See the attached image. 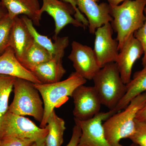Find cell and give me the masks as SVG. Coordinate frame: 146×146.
I'll use <instances>...</instances> for the list:
<instances>
[{
	"mask_svg": "<svg viewBox=\"0 0 146 146\" xmlns=\"http://www.w3.org/2000/svg\"><path fill=\"white\" fill-rule=\"evenodd\" d=\"M68 58L73 63L76 72L83 78L93 80L100 68L94 50L76 41L72 44V50Z\"/></svg>",
	"mask_w": 146,
	"mask_h": 146,
	"instance_id": "12",
	"label": "cell"
},
{
	"mask_svg": "<svg viewBox=\"0 0 146 146\" xmlns=\"http://www.w3.org/2000/svg\"><path fill=\"white\" fill-rule=\"evenodd\" d=\"M0 146H1V138H0Z\"/></svg>",
	"mask_w": 146,
	"mask_h": 146,
	"instance_id": "34",
	"label": "cell"
},
{
	"mask_svg": "<svg viewBox=\"0 0 146 146\" xmlns=\"http://www.w3.org/2000/svg\"><path fill=\"white\" fill-rule=\"evenodd\" d=\"M93 80L102 105L115 110L126 92V84L121 78L116 63H108L101 68Z\"/></svg>",
	"mask_w": 146,
	"mask_h": 146,
	"instance_id": "4",
	"label": "cell"
},
{
	"mask_svg": "<svg viewBox=\"0 0 146 146\" xmlns=\"http://www.w3.org/2000/svg\"><path fill=\"white\" fill-rule=\"evenodd\" d=\"M77 7L86 16L89 23V33L94 34L97 29L113 20L110 14V6L106 3L99 4L100 0H76Z\"/></svg>",
	"mask_w": 146,
	"mask_h": 146,
	"instance_id": "13",
	"label": "cell"
},
{
	"mask_svg": "<svg viewBox=\"0 0 146 146\" xmlns=\"http://www.w3.org/2000/svg\"><path fill=\"white\" fill-rule=\"evenodd\" d=\"M61 1L69 3L71 5L75 11V13L74 14L75 18L83 24L85 27L89 26V23L86 17L84 16L82 13L80 12V11L79 10L78 8L76 0H61Z\"/></svg>",
	"mask_w": 146,
	"mask_h": 146,
	"instance_id": "27",
	"label": "cell"
},
{
	"mask_svg": "<svg viewBox=\"0 0 146 146\" xmlns=\"http://www.w3.org/2000/svg\"><path fill=\"white\" fill-rule=\"evenodd\" d=\"M48 133L46 128L39 127L28 118L8 111L1 125L0 138L16 137L42 143L45 142Z\"/></svg>",
	"mask_w": 146,
	"mask_h": 146,
	"instance_id": "6",
	"label": "cell"
},
{
	"mask_svg": "<svg viewBox=\"0 0 146 146\" xmlns=\"http://www.w3.org/2000/svg\"><path fill=\"white\" fill-rule=\"evenodd\" d=\"M119 52L115 63L117 65L121 78L124 83L127 84L131 80L133 65L143 54V50L133 35L126 41Z\"/></svg>",
	"mask_w": 146,
	"mask_h": 146,
	"instance_id": "14",
	"label": "cell"
},
{
	"mask_svg": "<svg viewBox=\"0 0 146 146\" xmlns=\"http://www.w3.org/2000/svg\"><path fill=\"white\" fill-rule=\"evenodd\" d=\"M43 5L40 8L38 14L42 18L44 12H46L51 16L54 21L55 29L53 38L58 36L60 31L69 25L76 27L85 29V27L80 22L73 18L75 11L69 3L61 0H42Z\"/></svg>",
	"mask_w": 146,
	"mask_h": 146,
	"instance_id": "10",
	"label": "cell"
},
{
	"mask_svg": "<svg viewBox=\"0 0 146 146\" xmlns=\"http://www.w3.org/2000/svg\"><path fill=\"white\" fill-rule=\"evenodd\" d=\"M110 6H117L119 5L122 2L127 0H106Z\"/></svg>",
	"mask_w": 146,
	"mask_h": 146,
	"instance_id": "30",
	"label": "cell"
},
{
	"mask_svg": "<svg viewBox=\"0 0 146 146\" xmlns=\"http://www.w3.org/2000/svg\"><path fill=\"white\" fill-rule=\"evenodd\" d=\"M0 6H1V3H0Z\"/></svg>",
	"mask_w": 146,
	"mask_h": 146,
	"instance_id": "36",
	"label": "cell"
},
{
	"mask_svg": "<svg viewBox=\"0 0 146 146\" xmlns=\"http://www.w3.org/2000/svg\"><path fill=\"white\" fill-rule=\"evenodd\" d=\"M43 146H46V145H45V143L44 144V145H43Z\"/></svg>",
	"mask_w": 146,
	"mask_h": 146,
	"instance_id": "35",
	"label": "cell"
},
{
	"mask_svg": "<svg viewBox=\"0 0 146 146\" xmlns=\"http://www.w3.org/2000/svg\"><path fill=\"white\" fill-rule=\"evenodd\" d=\"M1 6L7 11V15L13 20L20 15L27 16L39 26L41 17L38 14L40 5L39 0H0Z\"/></svg>",
	"mask_w": 146,
	"mask_h": 146,
	"instance_id": "17",
	"label": "cell"
},
{
	"mask_svg": "<svg viewBox=\"0 0 146 146\" xmlns=\"http://www.w3.org/2000/svg\"><path fill=\"white\" fill-rule=\"evenodd\" d=\"M54 40L55 52L51 59L36 66L31 71L41 84L60 81L66 72L63 65V58L65 49L69 46V37L58 36Z\"/></svg>",
	"mask_w": 146,
	"mask_h": 146,
	"instance_id": "7",
	"label": "cell"
},
{
	"mask_svg": "<svg viewBox=\"0 0 146 146\" xmlns=\"http://www.w3.org/2000/svg\"><path fill=\"white\" fill-rule=\"evenodd\" d=\"M45 142L42 143H35L32 146H43L45 143Z\"/></svg>",
	"mask_w": 146,
	"mask_h": 146,
	"instance_id": "32",
	"label": "cell"
},
{
	"mask_svg": "<svg viewBox=\"0 0 146 146\" xmlns=\"http://www.w3.org/2000/svg\"><path fill=\"white\" fill-rule=\"evenodd\" d=\"M136 119L138 121L146 123V103L138 112Z\"/></svg>",
	"mask_w": 146,
	"mask_h": 146,
	"instance_id": "29",
	"label": "cell"
},
{
	"mask_svg": "<svg viewBox=\"0 0 146 146\" xmlns=\"http://www.w3.org/2000/svg\"><path fill=\"white\" fill-rule=\"evenodd\" d=\"M21 17L23 18L34 42L46 49L53 56L55 52L54 43H53L51 39L47 36L39 33L35 28L33 22L28 17L24 15Z\"/></svg>",
	"mask_w": 146,
	"mask_h": 146,
	"instance_id": "22",
	"label": "cell"
},
{
	"mask_svg": "<svg viewBox=\"0 0 146 146\" xmlns=\"http://www.w3.org/2000/svg\"><path fill=\"white\" fill-rule=\"evenodd\" d=\"M87 80L76 72L72 73L65 80L51 84H34L42 96L44 102V117L40 127L45 128L48 119L54 108H59L72 97L78 86L86 83Z\"/></svg>",
	"mask_w": 146,
	"mask_h": 146,
	"instance_id": "3",
	"label": "cell"
},
{
	"mask_svg": "<svg viewBox=\"0 0 146 146\" xmlns=\"http://www.w3.org/2000/svg\"><path fill=\"white\" fill-rule=\"evenodd\" d=\"M75 120V125L73 127L70 140L66 146H78L81 134V129L77 121Z\"/></svg>",
	"mask_w": 146,
	"mask_h": 146,
	"instance_id": "28",
	"label": "cell"
},
{
	"mask_svg": "<svg viewBox=\"0 0 146 146\" xmlns=\"http://www.w3.org/2000/svg\"><path fill=\"white\" fill-rule=\"evenodd\" d=\"M0 74L23 79L34 84H41L31 72L19 62L10 46L0 55Z\"/></svg>",
	"mask_w": 146,
	"mask_h": 146,
	"instance_id": "16",
	"label": "cell"
},
{
	"mask_svg": "<svg viewBox=\"0 0 146 146\" xmlns=\"http://www.w3.org/2000/svg\"><path fill=\"white\" fill-rule=\"evenodd\" d=\"M144 13L146 19L143 25L133 33V36L140 43L143 50V57L142 61L143 67L146 65V7L144 10Z\"/></svg>",
	"mask_w": 146,
	"mask_h": 146,
	"instance_id": "25",
	"label": "cell"
},
{
	"mask_svg": "<svg viewBox=\"0 0 146 146\" xmlns=\"http://www.w3.org/2000/svg\"><path fill=\"white\" fill-rule=\"evenodd\" d=\"M129 139L138 146H146V123L136 119L135 132Z\"/></svg>",
	"mask_w": 146,
	"mask_h": 146,
	"instance_id": "24",
	"label": "cell"
},
{
	"mask_svg": "<svg viewBox=\"0 0 146 146\" xmlns=\"http://www.w3.org/2000/svg\"><path fill=\"white\" fill-rule=\"evenodd\" d=\"M1 146H32L35 142L31 139L16 137L1 139Z\"/></svg>",
	"mask_w": 146,
	"mask_h": 146,
	"instance_id": "26",
	"label": "cell"
},
{
	"mask_svg": "<svg viewBox=\"0 0 146 146\" xmlns=\"http://www.w3.org/2000/svg\"><path fill=\"white\" fill-rule=\"evenodd\" d=\"M16 78L0 74V129L3 119L8 112L9 99Z\"/></svg>",
	"mask_w": 146,
	"mask_h": 146,
	"instance_id": "21",
	"label": "cell"
},
{
	"mask_svg": "<svg viewBox=\"0 0 146 146\" xmlns=\"http://www.w3.org/2000/svg\"><path fill=\"white\" fill-rule=\"evenodd\" d=\"M116 112L115 110L100 112L92 119L86 121H80L74 118L81 129L78 146H112L106 137L103 123Z\"/></svg>",
	"mask_w": 146,
	"mask_h": 146,
	"instance_id": "8",
	"label": "cell"
},
{
	"mask_svg": "<svg viewBox=\"0 0 146 146\" xmlns=\"http://www.w3.org/2000/svg\"><path fill=\"white\" fill-rule=\"evenodd\" d=\"M146 103V92L135 97L123 110L116 112L104 122L105 135L111 145L124 146L120 143L121 140L133 135L136 115Z\"/></svg>",
	"mask_w": 146,
	"mask_h": 146,
	"instance_id": "2",
	"label": "cell"
},
{
	"mask_svg": "<svg viewBox=\"0 0 146 146\" xmlns=\"http://www.w3.org/2000/svg\"><path fill=\"white\" fill-rule=\"evenodd\" d=\"M7 14V9L2 6H0V18L5 16Z\"/></svg>",
	"mask_w": 146,
	"mask_h": 146,
	"instance_id": "31",
	"label": "cell"
},
{
	"mask_svg": "<svg viewBox=\"0 0 146 146\" xmlns=\"http://www.w3.org/2000/svg\"><path fill=\"white\" fill-rule=\"evenodd\" d=\"M113 30L110 23L97 29L94 51L98 64L102 68L108 63L116 62L119 54V44L112 38Z\"/></svg>",
	"mask_w": 146,
	"mask_h": 146,
	"instance_id": "11",
	"label": "cell"
},
{
	"mask_svg": "<svg viewBox=\"0 0 146 146\" xmlns=\"http://www.w3.org/2000/svg\"><path fill=\"white\" fill-rule=\"evenodd\" d=\"M34 42L22 17L13 19L11 31L9 46L13 49L19 62L24 57Z\"/></svg>",
	"mask_w": 146,
	"mask_h": 146,
	"instance_id": "15",
	"label": "cell"
},
{
	"mask_svg": "<svg viewBox=\"0 0 146 146\" xmlns=\"http://www.w3.org/2000/svg\"><path fill=\"white\" fill-rule=\"evenodd\" d=\"M73 115L75 119L86 121L99 113L101 103L94 86L83 85L78 86L73 92Z\"/></svg>",
	"mask_w": 146,
	"mask_h": 146,
	"instance_id": "9",
	"label": "cell"
},
{
	"mask_svg": "<svg viewBox=\"0 0 146 146\" xmlns=\"http://www.w3.org/2000/svg\"><path fill=\"white\" fill-rule=\"evenodd\" d=\"M52 57L46 49L34 41L20 62L25 68L31 71L36 66L49 61Z\"/></svg>",
	"mask_w": 146,
	"mask_h": 146,
	"instance_id": "20",
	"label": "cell"
},
{
	"mask_svg": "<svg viewBox=\"0 0 146 146\" xmlns=\"http://www.w3.org/2000/svg\"><path fill=\"white\" fill-rule=\"evenodd\" d=\"M146 7V0H127L119 5L110 6L113 18L110 23L117 33L119 51L128 38L143 25Z\"/></svg>",
	"mask_w": 146,
	"mask_h": 146,
	"instance_id": "1",
	"label": "cell"
},
{
	"mask_svg": "<svg viewBox=\"0 0 146 146\" xmlns=\"http://www.w3.org/2000/svg\"><path fill=\"white\" fill-rule=\"evenodd\" d=\"M146 92V65L142 70L133 74V78L126 84V92L115 110L117 112L123 110L134 98Z\"/></svg>",
	"mask_w": 146,
	"mask_h": 146,
	"instance_id": "18",
	"label": "cell"
},
{
	"mask_svg": "<svg viewBox=\"0 0 146 146\" xmlns=\"http://www.w3.org/2000/svg\"><path fill=\"white\" fill-rule=\"evenodd\" d=\"M46 127L48 133L45 140L46 146H61L63 143V135L66 129L65 122L53 111L49 116Z\"/></svg>",
	"mask_w": 146,
	"mask_h": 146,
	"instance_id": "19",
	"label": "cell"
},
{
	"mask_svg": "<svg viewBox=\"0 0 146 146\" xmlns=\"http://www.w3.org/2000/svg\"><path fill=\"white\" fill-rule=\"evenodd\" d=\"M14 98L9 112L21 116H32L41 123L44 112V102L33 83L16 78L13 86Z\"/></svg>",
	"mask_w": 146,
	"mask_h": 146,
	"instance_id": "5",
	"label": "cell"
},
{
	"mask_svg": "<svg viewBox=\"0 0 146 146\" xmlns=\"http://www.w3.org/2000/svg\"><path fill=\"white\" fill-rule=\"evenodd\" d=\"M13 20L7 14L0 18V55L9 46V38Z\"/></svg>",
	"mask_w": 146,
	"mask_h": 146,
	"instance_id": "23",
	"label": "cell"
},
{
	"mask_svg": "<svg viewBox=\"0 0 146 146\" xmlns=\"http://www.w3.org/2000/svg\"><path fill=\"white\" fill-rule=\"evenodd\" d=\"M129 146H138V145H136V144L133 143H132V144H131V145H130Z\"/></svg>",
	"mask_w": 146,
	"mask_h": 146,
	"instance_id": "33",
	"label": "cell"
}]
</instances>
